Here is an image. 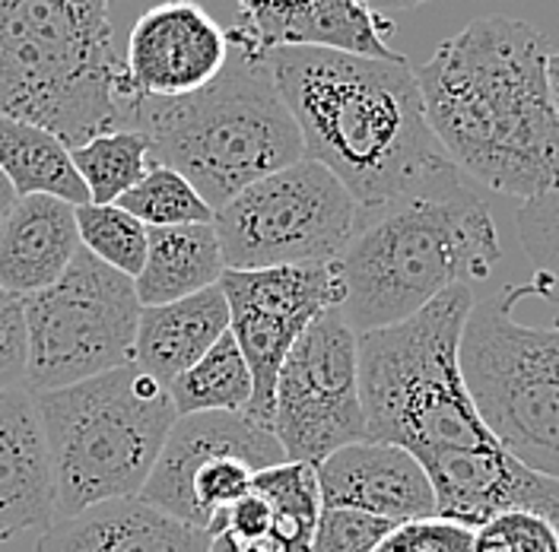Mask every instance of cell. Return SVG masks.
<instances>
[{
    "label": "cell",
    "instance_id": "cell-1",
    "mask_svg": "<svg viewBox=\"0 0 559 552\" xmlns=\"http://www.w3.org/2000/svg\"><path fill=\"white\" fill-rule=\"evenodd\" d=\"M302 153L334 175L359 204L382 209L442 201L464 188L436 140L407 58H366L318 45L267 48Z\"/></svg>",
    "mask_w": 559,
    "mask_h": 552
},
{
    "label": "cell",
    "instance_id": "cell-32",
    "mask_svg": "<svg viewBox=\"0 0 559 552\" xmlns=\"http://www.w3.org/2000/svg\"><path fill=\"white\" fill-rule=\"evenodd\" d=\"M376 552H474V530L445 518L397 524Z\"/></svg>",
    "mask_w": 559,
    "mask_h": 552
},
{
    "label": "cell",
    "instance_id": "cell-6",
    "mask_svg": "<svg viewBox=\"0 0 559 552\" xmlns=\"http://www.w3.org/2000/svg\"><path fill=\"white\" fill-rule=\"evenodd\" d=\"M474 289L454 286L414 317L359 334V397L366 442L426 457L499 448L461 372V334Z\"/></svg>",
    "mask_w": 559,
    "mask_h": 552
},
{
    "label": "cell",
    "instance_id": "cell-3",
    "mask_svg": "<svg viewBox=\"0 0 559 552\" xmlns=\"http://www.w3.org/2000/svg\"><path fill=\"white\" fill-rule=\"evenodd\" d=\"M108 13L111 0H0V115L68 149L134 131L140 93Z\"/></svg>",
    "mask_w": 559,
    "mask_h": 552
},
{
    "label": "cell",
    "instance_id": "cell-29",
    "mask_svg": "<svg viewBox=\"0 0 559 552\" xmlns=\"http://www.w3.org/2000/svg\"><path fill=\"white\" fill-rule=\"evenodd\" d=\"M515 229L534 267V279L527 283L531 296L559 305V184L522 201Z\"/></svg>",
    "mask_w": 559,
    "mask_h": 552
},
{
    "label": "cell",
    "instance_id": "cell-16",
    "mask_svg": "<svg viewBox=\"0 0 559 552\" xmlns=\"http://www.w3.org/2000/svg\"><path fill=\"white\" fill-rule=\"evenodd\" d=\"M321 508H353L391 524L436 518V489L411 451L356 442L314 467Z\"/></svg>",
    "mask_w": 559,
    "mask_h": 552
},
{
    "label": "cell",
    "instance_id": "cell-18",
    "mask_svg": "<svg viewBox=\"0 0 559 552\" xmlns=\"http://www.w3.org/2000/svg\"><path fill=\"white\" fill-rule=\"evenodd\" d=\"M55 520L51 460L26 387L0 391V543Z\"/></svg>",
    "mask_w": 559,
    "mask_h": 552
},
{
    "label": "cell",
    "instance_id": "cell-23",
    "mask_svg": "<svg viewBox=\"0 0 559 552\" xmlns=\"http://www.w3.org/2000/svg\"><path fill=\"white\" fill-rule=\"evenodd\" d=\"M0 172L16 197L48 194L73 207L90 204V191L70 163V149L48 131L0 115Z\"/></svg>",
    "mask_w": 559,
    "mask_h": 552
},
{
    "label": "cell",
    "instance_id": "cell-10",
    "mask_svg": "<svg viewBox=\"0 0 559 552\" xmlns=\"http://www.w3.org/2000/svg\"><path fill=\"white\" fill-rule=\"evenodd\" d=\"M138 321L134 279L80 244L55 286L26 296V391L45 394L131 365Z\"/></svg>",
    "mask_w": 559,
    "mask_h": 552
},
{
    "label": "cell",
    "instance_id": "cell-5",
    "mask_svg": "<svg viewBox=\"0 0 559 552\" xmlns=\"http://www.w3.org/2000/svg\"><path fill=\"white\" fill-rule=\"evenodd\" d=\"M502 257L489 207L471 191L442 201L362 209L334 261L337 314L369 334L414 317L454 286L484 283Z\"/></svg>",
    "mask_w": 559,
    "mask_h": 552
},
{
    "label": "cell",
    "instance_id": "cell-19",
    "mask_svg": "<svg viewBox=\"0 0 559 552\" xmlns=\"http://www.w3.org/2000/svg\"><path fill=\"white\" fill-rule=\"evenodd\" d=\"M38 552H210V533L143 499H115L51 520Z\"/></svg>",
    "mask_w": 559,
    "mask_h": 552
},
{
    "label": "cell",
    "instance_id": "cell-13",
    "mask_svg": "<svg viewBox=\"0 0 559 552\" xmlns=\"http://www.w3.org/2000/svg\"><path fill=\"white\" fill-rule=\"evenodd\" d=\"M219 289L229 305V334L254 381L245 416L274 432V387L296 340L314 317L341 305V279L331 264L271 271H223Z\"/></svg>",
    "mask_w": 559,
    "mask_h": 552
},
{
    "label": "cell",
    "instance_id": "cell-2",
    "mask_svg": "<svg viewBox=\"0 0 559 552\" xmlns=\"http://www.w3.org/2000/svg\"><path fill=\"white\" fill-rule=\"evenodd\" d=\"M550 45L524 20L489 13L417 68L426 121L457 172L509 197L559 184V118Z\"/></svg>",
    "mask_w": 559,
    "mask_h": 552
},
{
    "label": "cell",
    "instance_id": "cell-20",
    "mask_svg": "<svg viewBox=\"0 0 559 552\" xmlns=\"http://www.w3.org/2000/svg\"><path fill=\"white\" fill-rule=\"evenodd\" d=\"M80 251L76 207L29 194L16 197L0 219V286L13 296H35L55 286Z\"/></svg>",
    "mask_w": 559,
    "mask_h": 552
},
{
    "label": "cell",
    "instance_id": "cell-15",
    "mask_svg": "<svg viewBox=\"0 0 559 552\" xmlns=\"http://www.w3.org/2000/svg\"><path fill=\"white\" fill-rule=\"evenodd\" d=\"M436 489V518L477 530L496 515L527 512L559 527V483L502 448L436 451L419 457Z\"/></svg>",
    "mask_w": 559,
    "mask_h": 552
},
{
    "label": "cell",
    "instance_id": "cell-34",
    "mask_svg": "<svg viewBox=\"0 0 559 552\" xmlns=\"http://www.w3.org/2000/svg\"><path fill=\"white\" fill-rule=\"evenodd\" d=\"M362 3L379 16V13H388V10H414V7H423L429 0H362Z\"/></svg>",
    "mask_w": 559,
    "mask_h": 552
},
{
    "label": "cell",
    "instance_id": "cell-9",
    "mask_svg": "<svg viewBox=\"0 0 559 552\" xmlns=\"http://www.w3.org/2000/svg\"><path fill=\"white\" fill-rule=\"evenodd\" d=\"M362 209L347 188L312 159L248 184L213 213L226 271L331 264L353 239Z\"/></svg>",
    "mask_w": 559,
    "mask_h": 552
},
{
    "label": "cell",
    "instance_id": "cell-24",
    "mask_svg": "<svg viewBox=\"0 0 559 552\" xmlns=\"http://www.w3.org/2000/svg\"><path fill=\"white\" fill-rule=\"evenodd\" d=\"M274 505H277V527L258 540H236L229 533H213L210 552H312L314 527L321 515V492L318 477L309 464L283 460L254 477Z\"/></svg>",
    "mask_w": 559,
    "mask_h": 552
},
{
    "label": "cell",
    "instance_id": "cell-14",
    "mask_svg": "<svg viewBox=\"0 0 559 552\" xmlns=\"http://www.w3.org/2000/svg\"><path fill=\"white\" fill-rule=\"evenodd\" d=\"M229 35L194 0L150 7L128 35L124 68L140 96L181 99L226 68Z\"/></svg>",
    "mask_w": 559,
    "mask_h": 552
},
{
    "label": "cell",
    "instance_id": "cell-31",
    "mask_svg": "<svg viewBox=\"0 0 559 552\" xmlns=\"http://www.w3.org/2000/svg\"><path fill=\"white\" fill-rule=\"evenodd\" d=\"M397 524L353 512V508H321L314 527L312 552H376Z\"/></svg>",
    "mask_w": 559,
    "mask_h": 552
},
{
    "label": "cell",
    "instance_id": "cell-26",
    "mask_svg": "<svg viewBox=\"0 0 559 552\" xmlns=\"http://www.w3.org/2000/svg\"><path fill=\"white\" fill-rule=\"evenodd\" d=\"M70 163L90 191V204H118L153 163V143L143 131H115L70 149Z\"/></svg>",
    "mask_w": 559,
    "mask_h": 552
},
{
    "label": "cell",
    "instance_id": "cell-35",
    "mask_svg": "<svg viewBox=\"0 0 559 552\" xmlns=\"http://www.w3.org/2000/svg\"><path fill=\"white\" fill-rule=\"evenodd\" d=\"M547 83H550V99H554V108H557L559 118V51H554L550 61H547Z\"/></svg>",
    "mask_w": 559,
    "mask_h": 552
},
{
    "label": "cell",
    "instance_id": "cell-33",
    "mask_svg": "<svg viewBox=\"0 0 559 552\" xmlns=\"http://www.w3.org/2000/svg\"><path fill=\"white\" fill-rule=\"evenodd\" d=\"M26 369H29L26 299L0 286V391L26 387Z\"/></svg>",
    "mask_w": 559,
    "mask_h": 552
},
{
    "label": "cell",
    "instance_id": "cell-11",
    "mask_svg": "<svg viewBox=\"0 0 559 552\" xmlns=\"http://www.w3.org/2000/svg\"><path fill=\"white\" fill-rule=\"evenodd\" d=\"M283 460L277 435L245 413L178 416L138 499L210 533L254 477Z\"/></svg>",
    "mask_w": 559,
    "mask_h": 552
},
{
    "label": "cell",
    "instance_id": "cell-27",
    "mask_svg": "<svg viewBox=\"0 0 559 552\" xmlns=\"http://www.w3.org/2000/svg\"><path fill=\"white\" fill-rule=\"evenodd\" d=\"M118 207L140 219L146 229L213 223V209L191 188V181L159 163L118 201Z\"/></svg>",
    "mask_w": 559,
    "mask_h": 552
},
{
    "label": "cell",
    "instance_id": "cell-12",
    "mask_svg": "<svg viewBox=\"0 0 559 552\" xmlns=\"http://www.w3.org/2000/svg\"><path fill=\"white\" fill-rule=\"evenodd\" d=\"M274 435L286 460L309 467L366 442L359 337L337 309L314 317L289 349L274 387Z\"/></svg>",
    "mask_w": 559,
    "mask_h": 552
},
{
    "label": "cell",
    "instance_id": "cell-7",
    "mask_svg": "<svg viewBox=\"0 0 559 552\" xmlns=\"http://www.w3.org/2000/svg\"><path fill=\"white\" fill-rule=\"evenodd\" d=\"M33 397L51 460L55 520L138 499L178 419L169 391L134 362Z\"/></svg>",
    "mask_w": 559,
    "mask_h": 552
},
{
    "label": "cell",
    "instance_id": "cell-37",
    "mask_svg": "<svg viewBox=\"0 0 559 552\" xmlns=\"http://www.w3.org/2000/svg\"><path fill=\"white\" fill-rule=\"evenodd\" d=\"M557 331H559V317H557Z\"/></svg>",
    "mask_w": 559,
    "mask_h": 552
},
{
    "label": "cell",
    "instance_id": "cell-21",
    "mask_svg": "<svg viewBox=\"0 0 559 552\" xmlns=\"http://www.w3.org/2000/svg\"><path fill=\"white\" fill-rule=\"evenodd\" d=\"M229 334V305L216 286L169 305L140 309L134 365L163 387L204 359L216 340Z\"/></svg>",
    "mask_w": 559,
    "mask_h": 552
},
{
    "label": "cell",
    "instance_id": "cell-25",
    "mask_svg": "<svg viewBox=\"0 0 559 552\" xmlns=\"http://www.w3.org/2000/svg\"><path fill=\"white\" fill-rule=\"evenodd\" d=\"M166 391L173 397L175 416L245 413L254 394V381L236 337L223 334L207 356L181 372Z\"/></svg>",
    "mask_w": 559,
    "mask_h": 552
},
{
    "label": "cell",
    "instance_id": "cell-22",
    "mask_svg": "<svg viewBox=\"0 0 559 552\" xmlns=\"http://www.w3.org/2000/svg\"><path fill=\"white\" fill-rule=\"evenodd\" d=\"M223 254L213 223L146 229V261L134 276L140 309L169 305L198 296L223 276Z\"/></svg>",
    "mask_w": 559,
    "mask_h": 552
},
{
    "label": "cell",
    "instance_id": "cell-17",
    "mask_svg": "<svg viewBox=\"0 0 559 552\" xmlns=\"http://www.w3.org/2000/svg\"><path fill=\"white\" fill-rule=\"evenodd\" d=\"M242 29L264 48L318 45L366 58H404L388 48L384 33L391 26L376 16L362 0H239Z\"/></svg>",
    "mask_w": 559,
    "mask_h": 552
},
{
    "label": "cell",
    "instance_id": "cell-4",
    "mask_svg": "<svg viewBox=\"0 0 559 552\" xmlns=\"http://www.w3.org/2000/svg\"><path fill=\"white\" fill-rule=\"evenodd\" d=\"M226 35V68L207 86L181 99L140 96L134 111V131L153 143V163L188 178L213 213L248 184L306 159L267 48L242 26Z\"/></svg>",
    "mask_w": 559,
    "mask_h": 552
},
{
    "label": "cell",
    "instance_id": "cell-28",
    "mask_svg": "<svg viewBox=\"0 0 559 552\" xmlns=\"http://www.w3.org/2000/svg\"><path fill=\"white\" fill-rule=\"evenodd\" d=\"M80 244L124 276L140 274L146 261V226L118 204H83L76 207Z\"/></svg>",
    "mask_w": 559,
    "mask_h": 552
},
{
    "label": "cell",
    "instance_id": "cell-36",
    "mask_svg": "<svg viewBox=\"0 0 559 552\" xmlns=\"http://www.w3.org/2000/svg\"><path fill=\"white\" fill-rule=\"evenodd\" d=\"M13 204H16V191H13V184L7 181V175L0 172V219L10 213Z\"/></svg>",
    "mask_w": 559,
    "mask_h": 552
},
{
    "label": "cell",
    "instance_id": "cell-8",
    "mask_svg": "<svg viewBox=\"0 0 559 552\" xmlns=\"http://www.w3.org/2000/svg\"><path fill=\"white\" fill-rule=\"evenodd\" d=\"M527 296V286H512L474 302L461 334V372L499 448L559 483V331L515 321Z\"/></svg>",
    "mask_w": 559,
    "mask_h": 552
},
{
    "label": "cell",
    "instance_id": "cell-30",
    "mask_svg": "<svg viewBox=\"0 0 559 552\" xmlns=\"http://www.w3.org/2000/svg\"><path fill=\"white\" fill-rule=\"evenodd\" d=\"M474 552H559V527L527 512H506L474 530Z\"/></svg>",
    "mask_w": 559,
    "mask_h": 552
}]
</instances>
